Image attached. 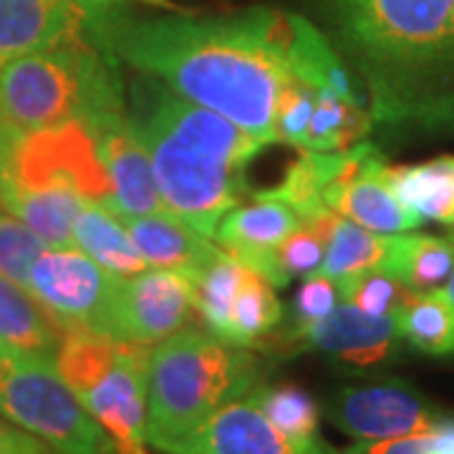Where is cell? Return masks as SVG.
<instances>
[{
  "mask_svg": "<svg viewBox=\"0 0 454 454\" xmlns=\"http://www.w3.org/2000/svg\"><path fill=\"white\" fill-rule=\"evenodd\" d=\"M64 328L56 324L28 288L0 276V343L33 354L56 358L64 340Z\"/></svg>",
  "mask_w": 454,
  "mask_h": 454,
  "instance_id": "cell-19",
  "label": "cell"
},
{
  "mask_svg": "<svg viewBox=\"0 0 454 454\" xmlns=\"http://www.w3.org/2000/svg\"><path fill=\"white\" fill-rule=\"evenodd\" d=\"M247 399L258 406L286 434L295 439L321 437V409L309 391L295 384H260L258 389L247 394Z\"/></svg>",
  "mask_w": 454,
  "mask_h": 454,
  "instance_id": "cell-29",
  "label": "cell"
},
{
  "mask_svg": "<svg viewBox=\"0 0 454 454\" xmlns=\"http://www.w3.org/2000/svg\"><path fill=\"white\" fill-rule=\"evenodd\" d=\"M339 212L321 210L310 217H303L301 225L293 230L291 235L278 247V265L283 276L293 278L313 276L321 270L325 255V245L331 238V230L336 223Z\"/></svg>",
  "mask_w": 454,
  "mask_h": 454,
  "instance_id": "cell-30",
  "label": "cell"
},
{
  "mask_svg": "<svg viewBox=\"0 0 454 454\" xmlns=\"http://www.w3.org/2000/svg\"><path fill=\"white\" fill-rule=\"evenodd\" d=\"M247 268L243 262L227 255L225 250L212 260L210 265L192 280L195 286V309L197 316L205 321L207 331L225 339L230 309L235 303V295L243 286Z\"/></svg>",
  "mask_w": 454,
  "mask_h": 454,
  "instance_id": "cell-28",
  "label": "cell"
},
{
  "mask_svg": "<svg viewBox=\"0 0 454 454\" xmlns=\"http://www.w3.org/2000/svg\"><path fill=\"white\" fill-rule=\"evenodd\" d=\"M0 348H3V343H0ZM5 348H8V346H5Z\"/></svg>",
  "mask_w": 454,
  "mask_h": 454,
  "instance_id": "cell-39",
  "label": "cell"
},
{
  "mask_svg": "<svg viewBox=\"0 0 454 454\" xmlns=\"http://www.w3.org/2000/svg\"><path fill=\"white\" fill-rule=\"evenodd\" d=\"M83 0H0V68L83 33Z\"/></svg>",
  "mask_w": 454,
  "mask_h": 454,
  "instance_id": "cell-18",
  "label": "cell"
},
{
  "mask_svg": "<svg viewBox=\"0 0 454 454\" xmlns=\"http://www.w3.org/2000/svg\"><path fill=\"white\" fill-rule=\"evenodd\" d=\"M346 152H301V157L286 169L276 187L262 190L258 195L286 202L298 212L301 220L325 210V187L340 172Z\"/></svg>",
  "mask_w": 454,
  "mask_h": 454,
  "instance_id": "cell-23",
  "label": "cell"
},
{
  "mask_svg": "<svg viewBox=\"0 0 454 454\" xmlns=\"http://www.w3.org/2000/svg\"><path fill=\"white\" fill-rule=\"evenodd\" d=\"M373 121L366 104L348 101L328 89L316 91V106L310 114L306 152H346L356 146Z\"/></svg>",
  "mask_w": 454,
  "mask_h": 454,
  "instance_id": "cell-25",
  "label": "cell"
},
{
  "mask_svg": "<svg viewBox=\"0 0 454 454\" xmlns=\"http://www.w3.org/2000/svg\"><path fill=\"white\" fill-rule=\"evenodd\" d=\"M31 227L8 210H0V276L28 288V276L35 258L46 250Z\"/></svg>",
  "mask_w": 454,
  "mask_h": 454,
  "instance_id": "cell-32",
  "label": "cell"
},
{
  "mask_svg": "<svg viewBox=\"0 0 454 454\" xmlns=\"http://www.w3.org/2000/svg\"><path fill=\"white\" fill-rule=\"evenodd\" d=\"M402 340L396 316H372L340 301L324 321L301 328L286 325L278 336L270 333L258 351L283 356L316 351L340 366L373 369L396 356Z\"/></svg>",
  "mask_w": 454,
  "mask_h": 454,
  "instance_id": "cell-9",
  "label": "cell"
},
{
  "mask_svg": "<svg viewBox=\"0 0 454 454\" xmlns=\"http://www.w3.org/2000/svg\"><path fill=\"white\" fill-rule=\"evenodd\" d=\"M119 220L127 227L131 243L137 245L146 265L175 270L190 280H195L223 253V247L212 238L202 235L172 212L119 215Z\"/></svg>",
  "mask_w": 454,
  "mask_h": 454,
  "instance_id": "cell-17",
  "label": "cell"
},
{
  "mask_svg": "<svg viewBox=\"0 0 454 454\" xmlns=\"http://www.w3.org/2000/svg\"><path fill=\"white\" fill-rule=\"evenodd\" d=\"M83 31L119 64L167 83L268 145L278 142V97L291 79L293 13L247 8L223 16H145L119 0H83Z\"/></svg>",
  "mask_w": 454,
  "mask_h": 454,
  "instance_id": "cell-1",
  "label": "cell"
},
{
  "mask_svg": "<svg viewBox=\"0 0 454 454\" xmlns=\"http://www.w3.org/2000/svg\"><path fill=\"white\" fill-rule=\"evenodd\" d=\"M127 101L121 64L83 31L0 68V157L26 134Z\"/></svg>",
  "mask_w": 454,
  "mask_h": 454,
  "instance_id": "cell-4",
  "label": "cell"
},
{
  "mask_svg": "<svg viewBox=\"0 0 454 454\" xmlns=\"http://www.w3.org/2000/svg\"><path fill=\"white\" fill-rule=\"evenodd\" d=\"M387 164L389 162L373 145L358 142L356 146H351L346 152L340 172L325 187V207L356 225L384 235L419 230L424 217L409 210L391 190Z\"/></svg>",
  "mask_w": 454,
  "mask_h": 454,
  "instance_id": "cell-12",
  "label": "cell"
},
{
  "mask_svg": "<svg viewBox=\"0 0 454 454\" xmlns=\"http://www.w3.org/2000/svg\"><path fill=\"white\" fill-rule=\"evenodd\" d=\"M195 316V286L190 278L164 268H146L116 278L98 333L119 343L154 346L187 328Z\"/></svg>",
  "mask_w": 454,
  "mask_h": 454,
  "instance_id": "cell-8",
  "label": "cell"
},
{
  "mask_svg": "<svg viewBox=\"0 0 454 454\" xmlns=\"http://www.w3.org/2000/svg\"><path fill=\"white\" fill-rule=\"evenodd\" d=\"M142 3H146V5H157V8H164V11H182L179 5L169 3V0H142Z\"/></svg>",
  "mask_w": 454,
  "mask_h": 454,
  "instance_id": "cell-37",
  "label": "cell"
},
{
  "mask_svg": "<svg viewBox=\"0 0 454 454\" xmlns=\"http://www.w3.org/2000/svg\"><path fill=\"white\" fill-rule=\"evenodd\" d=\"M0 414L43 439L56 454H121L68 389L53 358L0 348Z\"/></svg>",
  "mask_w": 454,
  "mask_h": 454,
  "instance_id": "cell-6",
  "label": "cell"
},
{
  "mask_svg": "<svg viewBox=\"0 0 454 454\" xmlns=\"http://www.w3.org/2000/svg\"><path fill=\"white\" fill-rule=\"evenodd\" d=\"M373 124L454 129V0H321Z\"/></svg>",
  "mask_w": 454,
  "mask_h": 454,
  "instance_id": "cell-2",
  "label": "cell"
},
{
  "mask_svg": "<svg viewBox=\"0 0 454 454\" xmlns=\"http://www.w3.org/2000/svg\"><path fill=\"white\" fill-rule=\"evenodd\" d=\"M340 454H454V417H444L422 434L356 442Z\"/></svg>",
  "mask_w": 454,
  "mask_h": 454,
  "instance_id": "cell-34",
  "label": "cell"
},
{
  "mask_svg": "<svg viewBox=\"0 0 454 454\" xmlns=\"http://www.w3.org/2000/svg\"><path fill=\"white\" fill-rule=\"evenodd\" d=\"M387 270L417 293L444 288L454 270V232L424 235L414 230L394 235Z\"/></svg>",
  "mask_w": 454,
  "mask_h": 454,
  "instance_id": "cell-22",
  "label": "cell"
},
{
  "mask_svg": "<svg viewBox=\"0 0 454 454\" xmlns=\"http://www.w3.org/2000/svg\"><path fill=\"white\" fill-rule=\"evenodd\" d=\"M301 225L298 212L273 197L253 195V202L238 205L227 212L215 230V243L227 255L255 270L276 288H286L291 280L278 265V247Z\"/></svg>",
  "mask_w": 454,
  "mask_h": 454,
  "instance_id": "cell-15",
  "label": "cell"
},
{
  "mask_svg": "<svg viewBox=\"0 0 454 454\" xmlns=\"http://www.w3.org/2000/svg\"><path fill=\"white\" fill-rule=\"evenodd\" d=\"M74 247L119 278L146 270V260L131 243L119 215L98 205H83L79 212L74 223Z\"/></svg>",
  "mask_w": 454,
  "mask_h": 454,
  "instance_id": "cell-21",
  "label": "cell"
},
{
  "mask_svg": "<svg viewBox=\"0 0 454 454\" xmlns=\"http://www.w3.org/2000/svg\"><path fill=\"white\" fill-rule=\"evenodd\" d=\"M336 283L343 303L372 316H396L417 295V291H411L402 278L381 268L364 270Z\"/></svg>",
  "mask_w": 454,
  "mask_h": 454,
  "instance_id": "cell-31",
  "label": "cell"
},
{
  "mask_svg": "<svg viewBox=\"0 0 454 454\" xmlns=\"http://www.w3.org/2000/svg\"><path fill=\"white\" fill-rule=\"evenodd\" d=\"M127 112L164 210L215 238L223 217L250 195L247 164L268 142L145 74L127 83Z\"/></svg>",
  "mask_w": 454,
  "mask_h": 454,
  "instance_id": "cell-3",
  "label": "cell"
},
{
  "mask_svg": "<svg viewBox=\"0 0 454 454\" xmlns=\"http://www.w3.org/2000/svg\"><path fill=\"white\" fill-rule=\"evenodd\" d=\"M16 192H68L114 212V184L94 127L71 119L18 139L0 157V200Z\"/></svg>",
  "mask_w": 454,
  "mask_h": 454,
  "instance_id": "cell-7",
  "label": "cell"
},
{
  "mask_svg": "<svg viewBox=\"0 0 454 454\" xmlns=\"http://www.w3.org/2000/svg\"><path fill=\"white\" fill-rule=\"evenodd\" d=\"M399 333L406 343L429 356L454 354V303L447 293H417L404 309L396 313Z\"/></svg>",
  "mask_w": 454,
  "mask_h": 454,
  "instance_id": "cell-26",
  "label": "cell"
},
{
  "mask_svg": "<svg viewBox=\"0 0 454 454\" xmlns=\"http://www.w3.org/2000/svg\"><path fill=\"white\" fill-rule=\"evenodd\" d=\"M339 283L333 278L324 276L321 270L313 276H306L303 286L298 288L295 298H293V318L288 325L301 328V325L324 321L325 316L339 306Z\"/></svg>",
  "mask_w": 454,
  "mask_h": 454,
  "instance_id": "cell-35",
  "label": "cell"
},
{
  "mask_svg": "<svg viewBox=\"0 0 454 454\" xmlns=\"http://www.w3.org/2000/svg\"><path fill=\"white\" fill-rule=\"evenodd\" d=\"M164 454H340L324 437L295 439L276 424L247 396L215 411L195 432L164 444Z\"/></svg>",
  "mask_w": 454,
  "mask_h": 454,
  "instance_id": "cell-13",
  "label": "cell"
},
{
  "mask_svg": "<svg viewBox=\"0 0 454 454\" xmlns=\"http://www.w3.org/2000/svg\"><path fill=\"white\" fill-rule=\"evenodd\" d=\"M280 321H283V306L278 301L276 286L247 268V276L230 309L225 340L258 348L270 333H276Z\"/></svg>",
  "mask_w": 454,
  "mask_h": 454,
  "instance_id": "cell-27",
  "label": "cell"
},
{
  "mask_svg": "<svg viewBox=\"0 0 454 454\" xmlns=\"http://www.w3.org/2000/svg\"><path fill=\"white\" fill-rule=\"evenodd\" d=\"M316 106V89L309 83L298 82L291 74V79L280 89L276 109V139L283 145H291L301 152H306L309 145L310 114Z\"/></svg>",
  "mask_w": 454,
  "mask_h": 454,
  "instance_id": "cell-33",
  "label": "cell"
},
{
  "mask_svg": "<svg viewBox=\"0 0 454 454\" xmlns=\"http://www.w3.org/2000/svg\"><path fill=\"white\" fill-rule=\"evenodd\" d=\"M391 243H394V235L373 232L339 215L325 245L321 273L333 280H343V278L373 270V268L387 270Z\"/></svg>",
  "mask_w": 454,
  "mask_h": 454,
  "instance_id": "cell-24",
  "label": "cell"
},
{
  "mask_svg": "<svg viewBox=\"0 0 454 454\" xmlns=\"http://www.w3.org/2000/svg\"><path fill=\"white\" fill-rule=\"evenodd\" d=\"M268 376V364L247 346L212 331L182 328L149 348L146 444H164L195 432L215 411L245 399Z\"/></svg>",
  "mask_w": 454,
  "mask_h": 454,
  "instance_id": "cell-5",
  "label": "cell"
},
{
  "mask_svg": "<svg viewBox=\"0 0 454 454\" xmlns=\"http://www.w3.org/2000/svg\"><path fill=\"white\" fill-rule=\"evenodd\" d=\"M116 278L79 247H46L33 262L28 291L64 333H98Z\"/></svg>",
  "mask_w": 454,
  "mask_h": 454,
  "instance_id": "cell-10",
  "label": "cell"
},
{
  "mask_svg": "<svg viewBox=\"0 0 454 454\" xmlns=\"http://www.w3.org/2000/svg\"><path fill=\"white\" fill-rule=\"evenodd\" d=\"M325 417L356 442L422 434L444 419L419 391L396 379L331 391Z\"/></svg>",
  "mask_w": 454,
  "mask_h": 454,
  "instance_id": "cell-11",
  "label": "cell"
},
{
  "mask_svg": "<svg viewBox=\"0 0 454 454\" xmlns=\"http://www.w3.org/2000/svg\"><path fill=\"white\" fill-rule=\"evenodd\" d=\"M97 131L98 149L114 184L116 215H152L164 210L152 160L131 127L127 101L116 104L89 121Z\"/></svg>",
  "mask_w": 454,
  "mask_h": 454,
  "instance_id": "cell-16",
  "label": "cell"
},
{
  "mask_svg": "<svg viewBox=\"0 0 454 454\" xmlns=\"http://www.w3.org/2000/svg\"><path fill=\"white\" fill-rule=\"evenodd\" d=\"M152 346L121 343L109 372L79 394L83 409L97 419L121 454H146V366Z\"/></svg>",
  "mask_w": 454,
  "mask_h": 454,
  "instance_id": "cell-14",
  "label": "cell"
},
{
  "mask_svg": "<svg viewBox=\"0 0 454 454\" xmlns=\"http://www.w3.org/2000/svg\"><path fill=\"white\" fill-rule=\"evenodd\" d=\"M442 291L447 293V298L454 303V270H452V276H450V280L444 283V288H442Z\"/></svg>",
  "mask_w": 454,
  "mask_h": 454,
  "instance_id": "cell-38",
  "label": "cell"
},
{
  "mask_svg": "<svg viewBox=\"0 0 454 454\" xmlns=\"http://www.w3.org/2000/svg\"><path fill=\"white\" fill-rule=\"evenodd\" d=\"M387 179L396 197L419 217L454 227V157H437L422 164L391 167Z\"/></svg>",
  "mask_w": 454,
  "mask_h": 454,
  "instance_id": "cell-20",
  "label": "cell"
},
{
  "mask_svg": "<svg viewBox=\"0 0 454 454\" xmlns=\"http://www.w3.org/2000/svg\"><path fill=\"white\" fill-rule=\"evenodd\" d=\"M0 454H56L43 439L0 414Z\"/></svg>",
  "mask_w": 454,
  "mask_h": 454,
  "instance_id": "cell-36",
  "label": "cell"
}]
</instances>
